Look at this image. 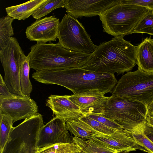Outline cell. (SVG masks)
Returning <instances> with one entry per match:
<instances>
[{
    "label": "cell",
    "instance_id": "cb8c5ba5",
    "mask_svg": "<svg viewBox=\"0 0 153 153\" xmlns=\"http://www.w3.org/2000/svg\"><path fill=\"white\" fill-rule=\"evenodd\" d=\"M0 153H1L13 128V123L10 117L4 114H0Z\"/></svg>",
    "mask_w": 153,
    "mask_h": 153
},
{
    "label": "cell",
    "instance_id": "5bb4252c",
    "mask_svg": "<svg viewBox=\"0 0 153 153\" xmlns=\"http://www.w3.org/2000/svg\"><path fill=\"white\" fill-rule=\"evenodd\" d=\"M59 23V19L55 16L36 19L26 29V37L37 43L56 41Z\"/></svg>",
    "mask_w": 153,
    "mask_h": 153
},
{
    "label": "cell",
    "instance_id": "7c38bea8",
    "mask_svg": "<svg viewBox=\"0 0 153 153\" xmlns=\"http://www.w3.org/2000/svg\"><path fill=\"white\" fill-rule=\"evenodd\" d=\"M73 138L68 131L65 120L55 117L40 129L37 148L39 149L58 143H71Z\"/></svg>",
    "mask_w": 153,
    "mask_h": 153
},
{
    "label": "cell",
    "instance_id": "4fadbf2b",
    "mask_svg": "<svg viewBox=\"0 0 153 153\" xmlns=\"http://www.w3.org/2000/svg\"><path fill=\"white\" fill-rule=\"evenodd\" d=\"M90 139L121 153H128L140 150L148 152L137 142L132 133L124 129L116 130L111 135L101 133L92 135Z\"/></svg>",
    "mask_w": 153,
    "mask_h": 153
},
{
    "label": "cell",
    "instance_id": "4dcf8cb0",
    "mask_svg": "<svg viewBox=\"0 0 153 153\" xmlns=\"http://www.w3.org/2000/svg\"><path fill=\"white\" fill-rule=\"evenodd\" d=\"M16 95L10 91L3 77L0 74V98H8L15 97Z\"/></svg>",
    "mask_w": 153,
    "mask_h": 153
},
{
    "label": "cell",
    "instance_id": "ba28073f",
    "mask_svg": "<svg viewBox=\"0 0 153 153\" xmlns=\"http://www.w3.org/2000/svg\"><path fill=\"white\" fill-rule=\"evenodd\" d=\"M57 38L62 46L74 51L91 54L97 46L82 23L68 14L60 22Z\"/></svg>",
    "mask_w": 153,
    "mask_h": 153
},
{
    "label": "cell",
    "instance_id": "d6a6232c",
    "mask_svg": "<svg viewBox=\"0 0 153 153\" xmlns=\"http://www.w3.org/2000/svg\"><path fill=\"white\" fill-rule=\"evenodd\" d=\"M147 115L153 118V100L147 106Z\"/></svg>",
    "mask_w": 153,
    "mask_h": 153
},
{
    "label": "cell",
    "instance_id": "4316f807",
    "mask_svg": "<svg viewBox=\"0 0 153 153\" xmlns=\"http://www.w3.org/2000/svg\"><path fill=\"white\" fill-rule=\"evenodd\" d=\"M144 123L134 130L132 133L139 145L145 148L148 153H153V142L145 134L143 129Z\"/></svg>",
    "mask_w": 153,
    "mask_h": 153
},
{
    "label": "cell",
    "instance_id": "d4e9b609",
    "mask_svg": "<svg viewBox=\"0 0 153 153\" xmlns=\"http://www.w3.org/2000/svg\"><path fill=\"white\" fill-rule=\"evenodd\" d=\"M65 0H46L35 10L33 17L39 19L58 8L64 7Z\"/></svg>",
    "mask_w": 153,
    "mask_h": 153
},
{
    "label": "cell",
    "instance_id": "9c48e42d",
    "mask_svg": "<svg viewBox=\"0 0 153 153\" xmlns=\"http://www.w3.org/2000/svg\"><path fill=\"white\" fill-rule=\"evenodd\" d=\"M26 56L17 39L13 36L0 50V61L4 74V80L10 90H16L20 88L19 67Z\"/></svg>",
    "mask_w": 153,
    "mask_h": 153
},
{
    "label": "cell",
    "instance_id": "6da1fadb",
    "mask_svg": "<svg viewBox=\"0 0 153 153\" xmlns=\"http://www.w3.org/2000/svg\"><path fill=\"white\" fill-rule=\"evenodd\" d=\"M32 77L41 83L64 87L74 94L94 89L105 94L112 92L118 82L114 74L96 72L81 67L36 71Z\"/></svg>",
    "mask_w": 153,
    "mask_h": 153
},
{
    "label": "cell",
    "instance_id": "2e32d148",
    "mask_svg": "<svg viewBox=\"0 0 153 153\" xmlns=\"http://www.w3.org/2000/svg\"><path fill=\"white\" fill-rule=\"evenodd\" d=\"M46 106L52 111L56 117L65 121L79 120L83 115L79 108L69 98V95H51L46 100Z\"/></svg>",
    "mask_w": 153,
    "mask_h": 153
},
{
    "label": "cell",
    "instance_id": "e575fe53",
    "mask_svg": "<svg viewBox=\"0 0 153 153\" xmlns=\"http://www.w3.org/2000/svg\"><path fill=\"white\" fill-rule=\"evenodd\" d=\"M38 149L37 148L34 150L32 153H38Z\"/></svg>",
    "mask_w": 153,
    "mask_h": 153
},
{
    "label": "cell",
    "instance_id": "1f68e13d",
    "mask_svg": "<svg viewBox=\"0 0 153 153\" xmlns=\"http://www.w3.org/2000/svg\"><path fill=\"white\" fill-rule=\"evenodd\" d=\"M143 129L145 135L153 142V127L149 124L146 120L143 124Z\"/></svg>",
    "mask_w": 153,
    "mask_h": 153
},
{
    "label": "cell",
    "instance_id": "ffe728a7",
    "mask_svg": "<svg viewBox=\"0 0 153 153\" xmlns=\"http://www.w3.org/2000/svg\"><path fill=\"white\" fill-rule=\"evenodd\" d=\"M65 122L68 130L75 136L83 139H90L92 135L99 134L79 120H69Z\"/></svg>",
    "mask_w": 153,
    "mask_h": 153
},
{
    "label": "cell",
    "instance_id": "8992f818",
    "mask_svg": "<svg viewBox=\"0 0 153 153\" xmlns=\"http://www.w3.org/2000/svg\"><path fill=\"white\" fill-rule=\"evenodd\" d=\"M111 96L125 97L147 105L153 100V72L139 69L127 72L118 81Z\"/></svg>",
    "mask_w": 153,
    "mask_h": 153
},
{
    "label": "cell",
    "instance_id": "9a60e30c",
    "mask_svg": "<svg viewBox=\"0 0 153 153\" xmlns=\"http://www.w3.org/2000/svg\"><path fill=\"white\" fill-rule=\"evenodd\" d=\"M98 89L69 95V98L77 106L84 115H102L109 97Z\"/></svg>",
    "mask_w": 153,
    "mask_h": 153
},
{
    "label": "cell",
    "instance_id": "7402d4cb",
    "mask_svg": "<svg viewBox=\"0 0 153 153\" xmlns=\"http://www.w3.org/2000/svg\"><path fill=\"white\" fill-rule=\"evenodd\" d=\"M82 149L73 143H58L38 149V153H81Z\"/></svg>",
    "mask_w": 153,
    "mask_h": 153
},
{
    "label": "cell",
    "instance_id": "f1b7e54d",
    "mask_svg": "<svg viewBox=\"0 0 153 153\" xmlns=\"http://www.w3.org/2000/svg\"><path fill=\"white\" fill-rule=\"evenodd\" d=\"M88 116L114 130L123 129L122 127L115 121L102 114H93Z\"/></svg>",
    "mask_w": 153,
    "mask_h": 153
},
{
    "label": "cell",
    "instance_id": "603a6c76",
    "mask_svg": "<svg viewBox=\"0 0 153 153\" xmlns=\"http://www.w3.org/2000/svg\"><path fill=\"white\" fill-rule=\"evenodd\" d=\"M14 19L8 15L0 19V50L14 34L12 23Z\"/></svg>",
    "mask_w": 153,
    "mask_h": 153
},
{
    "label": "cell",
    "instance_id": "f546056e",
    "mask_svg": "<svg viewBox=\"0 0 153 153\" xmlns=\"http://www.w3.org/2000/svg\"><path fill=\"white\" fill-rule=\"evenodd\" d=\"M123 4L140 6L153 10V0H121Z\"/></svg>",
    "mask_w": 153,
    "mask_h": 153
},
{
    "label": "cell",
    "instance_id": "30bf717a",
    "mask_svg": "<svg viewBox=\"0 0 153 153\" xmlns=\"http://www.w3.org/2000/svg\"><path fill=\"white\" fill-rule=\"evenodd\" d=\"M36 102L30 97H16L0 98V114L10 117L13 122L27 118L38 114Z\"/></svg>",
    "mask_w": 153,
    "mask_h": 153
},
{
    "label": "cell",
    "instance_id": "52a82bcc",
    "mask_svg": "<svg viewBox=\"0 0 153 153\" xmlns=\"http://www.w3.org/2000/svg\"><path fill=\"white\" fill-rule=\"evenodd\" d=\"M44 125L40 114L25 119L13 127L1 153H32L37 148L39 133Z\"/></svg>",
    "mask_w": 153,
    "mask_h": 153
},
{
    "label": "cell",
    "instance_id": "83f0119b",
    "mask_svg": "<svg viewBox=\"0 0 153 153\" xmlns=\"http://www.w3.org/2000/svg\"><path fill=\"white\" fill-rule=\"evenodd\" d=\"M79 120L99 133L111 135L114 133L116 130L105 126L87 115H82Z\"/></svg>",
    "mask_w": 153,
    "mask_h": 153
},
{
    "label": "cell",
    "instance_id": "ac0fdd59",
    "mask_svg": "<svg viewBox=\"0 0 153 153\" xmlns=\"http://www.w3.org/2000/svg\"><path fill=\"white\" fill-rule=\"evenodd\" d=\"M46 0H32L6 7L7 15L18 20H25L32 15L35 10Z\"/></svg>",
    "mask_w": 153,
    "mask_h": 153
},
{
    "label": "cell",
    "instance_id": "e0dca14e",
    "mask_svg": "<svg viewBox=\"0 0 153 153\" xmlns=\"http://www.w3.org/2000/svg\"><path fill=\"white\" fill-rule=\"evenodd\" d=\"M136 58L138 69L153 72V39L146 37L137 46Z\"/></svg>",
    "mask_w": 153,
    "mask_h": 153
},
{
    "label": "cell",
    "instance_id": "836d02e7",
    "mask_svg": "<svg viewBox=\"0 0 153 153\" xmlns=\"http://www.w3.org/2000/svg\"><path fill=\"white\" fill-rule=\"evenodd\" d=\"M146 120L149 124L153 127V118L147 115Z\"/></svg>",
    "mask_w": 153,
    "mask_h": 153
},
{
    "label": "cell",
    "instance_id": "8fae6325",
    "mask_svg": "<svg viewBox=\"0 0 153 153\" xmlns=\"http://www.w3.org/2000/svg\"><path fill=\"white\" fill-rule=\"evenodd\" d=\"M121 0H65L66 12L77 19L99 16Z\"/></svg>",
    "mask_w": 153,
    "mask_h": 153
},
{
    "label": "cell",
    "instance_id": "d6986e66",
    "mask_svg": "<svg viewBox=\"0 0 153 153\" xmlns=\"http://www.w3.org/2000/svg\"><path fill=\"white\" fill-rule=\"evenodd\" d=\"M73 142L82 149L81 153H121L92 139L85 140L74 136Z\"/></svg>",
    "mask_w": 153,
    "mask_h": 153
},
{
    "label": "cell",
    "instance_id": "3957f363",
    "mask_svg": "<svg viewBox=\"0 0 153 153\" xmlns=\"http://www.w3.org/2000/svg\"><path fill=\"white\" fill-rule=\"evenodd\" d=\"M27 56L30 68L36 71L60 70L79 68L89 59L91 54L67 49L58 42L37 43L32 45Z\"/></svg>",
    "mask_w": 153,
    "mask_h": 153
},
{
    "label": "cell",
    "instance_id": "7a4b0ae2",
    "mask_svg": "<svg viewBox=\"0 0 153 153\" xmlns=\"http://www.w3.org/2000/svg\"><path fill=\"white\" fill-rule=\"evenodd\" d=\"M114 37L100 43L81 68L94 72L117 75L128 72L137 63V46L124 39Z\"/></svg>",
    "mask_w": 153,
    "mask_h": 153
},
{
    "label": "cell",
    "instance_id": "44dd1931",
    "mask_svg": "<svg viewBox=\"0 0 153 153\" xmlns=\"http://www.w3.org/2000/svg\"><path fill=\"white\" fill-rule=\"evenodd\" d=\"M30 67L29 59L26 56L21 62L19 67V79L22 92L24 96L30 97L33 86L29 78Z\"/></svg>",
    "mask_w": 153,
    "mask_h": 153
},
{
    "label": "cell",
    "instance_id": "484cf974",
    "mask_svg": "<svg viewBox=\"0 0 153 153\" xmlns=\"http://www.w3.org/2000/svg\"><path fill=\"white\" fill-rule=\"evenodd\" d=\"M134 33L153 35V10L149 9L133 31L132 33Z\"/></svg>",
    "mask_w": 153,
    "mask_h": 153
},
{
    "label": "cell",
    "instance_id": "277c9868",
    "mask_svg": "<svg viewBox=\"0 0 153 153\" xmlns=\"http://www.w3.org/2000/svg\"><path fill=\"white\" fill-rule=\"evenodd\" d=\"M148 10L121 3L114 5L99 16L103 31L114 37L132 34Z\"/></svg>",
    "mask_w": 153,
    "mask_h": 153
},
{
    "label": "cell",
    "instance_id": "5b68a950",
    "mask_svg": "<svg viewBox=\"0 0 153 153\" xmlns=\"http://www.w3.org/2000/svg\"><path fill=\"white\" fill-rule=\"evenodd\" d=\"M102 115L115 121L123 129L132 132L146 121L147 105L129 98L111 96Z\"/></svg>",
    "mask_w": 153,
    "mask_h": 153
}]
</instances>
